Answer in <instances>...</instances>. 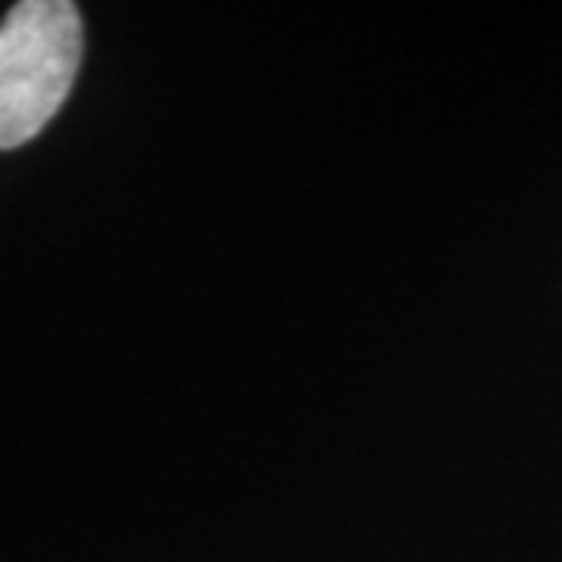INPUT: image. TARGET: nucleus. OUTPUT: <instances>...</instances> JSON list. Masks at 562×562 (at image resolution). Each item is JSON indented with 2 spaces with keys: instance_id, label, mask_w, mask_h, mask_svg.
<instances>
[{
  "instance_id": "1",
  "label": "nucleus",
  "mask_w": 562,
  "mask_h": 562,
  "mask_svg": "<svg viewBox=\"0 0 562 562\" xmlns=\"http://www.w3.org/2000/svg\"><path fill=\"white\" fill-rule=\"evenodd\" d=\"M79 7L22 0L0 22V150L22 147L60 113L79 76Z\"/></svg>"
}]
</instances>
